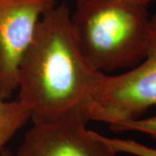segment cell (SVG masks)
Masks as SVG:
<instances>
[{"label":"cell","instance_id":"obj_1","mask_svg":"<svg viewBox=\"0 0 156 156\" xmlns=\"http://www.w3.org/2000/svg\"><path fill=\"white\" fill-rule=\"evenodd\" d=\"M70 10L65 4L46 12L19 64L17 100L31 122L78 112L86 120L109 124L95 99L102 72L92 67L78 47Z\"/></svg>","mask_w":156,"mask_h":156},{"label":"cell","instance_id":"obj_2","mask_svg":"<svg viewBox=\"0 0 156 156\" xmlns=\"http://www.w3.org/2000/svg\"><path fill=\"white\" fill-rule=\"evenodd\" d=\"M70 20L79 49L96 70L130 69L144 58L147 7L123 0H76Z\"/></svg>","mask_w":156,"mask_h":156},{"label":"cell","instance_id":"obj_3","mask_svg":"<svg viewBox=\"0 0 156 156\" xmlns=\"http://www.w3.org/2000/svg\"><path fill=\"white\" fill-rule=\"evenodd\" d=\"M95 99L108 113L110 124L139 118L156 106V13L150 16L144 58L119 75L102 74Z\"/></svg>","mask_w":156,"mask_h":156},{"label":"cell","instance_id":"obj_4","mask_svg":"<svg viewBox=\"0 0 156 156\" xmlns=\"http://www.w3.org/2000/svg\"><path fill=\"white\" fill-rule=\"evenodd\" d=\"M78 112L32 122L16 156H116Z\"/></svg>","mask_w":156,"mask_h":156},{"label":"cell","instance_id":"obj_5","mask_svg":"<svg viewBox=\"0 0 156 156\" xmlns=\"http://www.w3.org/2000/svg\"><path fill=\"white\" fill-rule=\"evenodd\" d=\"M56 0H0V95L9 100L17 89L19 64L39 21Z\"/></svg>","mask_w":156,"mask_h":156},{"label":"cell","instance_id":"obj_6","mask_svg":"<svg viewBox=\"0 0 156 156\" xmlns=\"http://www.w3.org/2000/svg\"><path fill=\"white\" fill-rule=\"evenodd\" d=\"M30 120V114L20 101L6 100L0 95V153Z\"/></svg>","mask_w":156,"mask_h":156},{"label":"cell","instance_id":"obj_7","mask_svg":"<svg viewBox=\"0 0 156 156\" xmlns=\"http://www.w3.org/2000/svg\"><path fill=\"white\" fill-rule=\"evenodd\" d=\"M98 136L115 154L123 153L134 156H156V148L141 144L134 140L111 138L99 133Z\"/></svg>","mask_w":156,"mask_h":156},{"label":"cell","instance_id":"obj_8","mask_svg":"<svg viewBox=\"0 0 156 156\" xmlns=\"http://www.w3.org/2000/svg\"><path fill=\"white\" fill-rule=\"evenodd\" d=\"M114 132H140L147 134L156 140V115L147 118H135L122 122H115L109 125Z\"/></svg>","mask_w":156,"mask_h":156},{"label":"cell","instance_id":"obj_9","mask_svg":"<svg viewBox=\"0 0 156 156\" xmlns=\"http://www.w3.org/2000/svg\"><path fill=\"white\" fill-rule=\"evenodd\" d=\"M123 1H126L128 3H131V4H134V5H142L147 7V5L156 0H123Z\"/></svg>","mask_w":156,"mask_h":156},{"label":"cell","instance_id":"obj_10","mask_svg":"<svg viewBox=\"0 0 156 156\" xmlns=\"http://www.w3.org/2000/svg\"><path fill=\"white\" fill-rule=\"evenodd\" d=\"M0 156H16L12 152H11L7 147H5L3 150H2V152L0 153Z\"/></svg>","mask_w":156,"mask_h":156}]
</instances>
